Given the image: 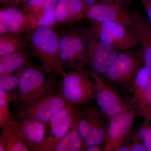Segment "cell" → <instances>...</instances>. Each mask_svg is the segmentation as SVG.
I'll return each mask as SVG.
<instances>
[{
    "instance_id": "603a6c76",
    "label": "cell",
    "mask_w": 151,
    "mask_h": 151,
    "mask_svg": "<svg viewBox=\"0 0 151 151\" xmlns=\"http://www.w3.org/2000/svg\"><path fill=\"white\" fill-rule=\"evenodd\" d=\"M58 0H29L21 6V10L37 19L45 11L53 8Z\"/></svg>"
},
{
    "instance_id": "2e32d148",
    "label": "cell",
    "mask_w": 151,
    "mask_h": 151,
    "mask_svg": "<svg viewBox=\"0 0 151 151\" xmlns=\"http://www.w3.org/2000/svg\"><path fill=\"white\" fill-rule=\"evenodd\" d=\"M3 9L7 17L9 33L29 34L32 30L37 27L36 19L25 13L17 7L10 6Z\"/></svg>"
},
{
    "instance_id": "8992f818",
    "label": "cell",
    "mask_w": 151,
    "mask_h": 151,
    "mask_svg": "<svg viewBox=\"0 0 151 151\" xmlns=\"http://www.w3.org/2000/svg\"><path fill=\"white\" fill-rule=\"evenodd\" d=\"M81 31L86 43L89 67L93 72L102 76L105 75L119 50L100 40L89 28H83Z\"/></svg>"
},
{
    "instance_id": "d4e9b609",
    "label": "cell",
    "mask_w": 151,
    "mask_h": 151,
    "mask_svg": "<svg viewBox=\"0 0 151 151\" xmlns=\"http://www.w3.org/2000/svg\"><path fill=\"white\" fill-rule=\"evenodd\" d=\"M19 82V73L0 75V91L13 92L16 91Z\"/></svg>"
},
{
    "instance_id": "8fae6325",
    "label": "cell",
    "mask_w": 151,
    "mask_h": 151,
    "mask_svg": "<svg viewBox=\"0 0 151 151\" xmlns=\"http://www.w3.org/2000/svg\"><path fill=\"white\" fill-rule=\"evenodd\" d=\"M134 108L109 118L104 150L115 151L124 145L136 115Z\"/></svg>"
},
{
    "instance_id": "4fadbf2b",
    "label": "cell",
    "mask_w": 151,
    "mask_h": 151,
    "mask_svg": "<svg viewBox=\"0 0 151 151\" xmlns=\"http://www.w3.org/2000/svg\"><path fill=\"white\" fill-rule=\"evenodd\" d=\"M86 18L98 22H116L130 27L131 14L124 7L99 3L88 7Z\"/></svg>"
},
{
    "instance_id": "ba28073f",
    "label": "cell",
    "mask_w": 151,
    "mask_h": 151,
    "mask_svg": "<svg viewBox=\"0 0 151 151\" xmlns=\"http://www.w3.org/2000/svg\"><path fill=\"white\" fill-rule=\"evenodd\" d=\"M131 50L119 52L107 70L105 75L112 83L123 84L129 81L144 65L140 49Z\"/></svg>"
},
{
    "instance_id": "74e56055",
    "label": "cell",
    "mask_w": 151,
    "mask_h": 151,
    "mask_svg": "<svg viewBox=\"0 0 151 151\" xmlns=\"http://www.w3.org/2000/svg\"></svg>"
},
{
    "instance_id": "836d02e7",
    "label": "cell",
    "mask_w": 151,
    "mask_h": 151,
    "mask_svg": "<svg viewBox=\"0 0 151 151\" xmlns=\"http://www.w3.org/2000/svg\"><path fill=\"white\" fill-rule=\"evenodd\" d=\"M87 7L91 6L100 3V0H83Z\"/></svg>"
},
{
    "instance_id": "6da1fadb",
    "label": "cell",
    "mask_w": 151,
    "mask_h": 151,
    "mask_svg": "<svg viewBox=\"0 0 151 151\" xmlns=\"http://www.w3.org/2000/svg\"><path fill=\"white\" fill-rule=\"evenodd\" d=\"M19 73V82L13 103L18 112L45 97L59 91L61 83L56 75L46 73L40 68L33 65L26 68Z\"/></svg>"
},
{
    "instance_id": "5bb4252c",
    "label": "cell",
    "mask_w": 151,
    "mask_h": 151,
    "mask_svg": "<svg viewBox=\"0 0 151 151\" xmlns=\"http://www.w3.org/2000/svg\"><path fill=\"white\" fill-rule=\"evenodd\" d=\"M87 9L83 0H58L54 7L56 25L74 23L86 18Z\"/></svg>"
},
{
    "instance_id": "7a4b0ae2",
    "label": "cell",
    "mask_w": 151,
    "mask_h": 151,
    "mask_svg": "<svg viewBox=\"0 0 151 151\" xmlns=\"http://www.w3.org/2000/svg\"><path fill=\"white\" fill-rule=\"evenodd\" d=\"M28 35L31 55L39 60V67L46 73L63 77L65 72L60 58L58 34L53 29L37 27Z\"/></svg>"
},
{
    "instance_id": "9a60e30c",
    "label": "cell",
    "mask_w": 151,
    "mask_h": 151,
    "mask_svg": "<svg viewBox=\"0 0 151 151\" xmlns=\"http://www.w3.org/2000/svg\"><path fill=\"white\" fill-rule=\"evenodd\" d=\"M1 127L0 151H30L21 132V122L14 119Z\"/></svg>"
},
{
    "instance_id": "484cf974",
    "label": "cell",
    "mask_w": 151,
    "mask_h": 151,
    "mask_svg": "<svg viewBox=\"0 0 151 151\" xmlns=\"http://www.w3.org/2000/svg\"><path fill=\"white\" fill-rule=\"evenodd\" d=\"M56 25L54 8L45 11L37 19V26L39 27L52 29Z\"/></svg>"
},
{
    "instance_id": "d590c367",
    "label": "cell",
    "mask_w": 151,
    "mask_h": 151,
    "mask_svg": "<svg viewBox=\"0 0 151 151\" xmlns=\"http://www.w3.org/2000/svg\"><path fill=\"white\" fill-rule=\"evenodd\" d=\"M116 151H131L130 148L128 145H124L120 146Z\"/></svg>"
},
{
    "instance_id": "e575fe53",
    "label": "cell",
    "mask_w": 151,
    "mask_h": 151,
    "mask_svg": "<svg viewBox=\"0 0 151 151\" xmlns=\"http://www.w3.org/2000/svg\"><path fill=\"white\" fill-rule=\"evenodd\" d=\"M103 149L100 147V146L92 145L89 146L84 150L85 151H102Z\"/></svg>"
},
{
    "instance_id": "4dcf8cb0",
    "label": "cell",
    "mask_w": 151,
    "mask_h": 151,
    "mask_svg": "<svg viewBox=\"0 0 151 151\" xmlns=\"http://www.w3.org/2000/svg\"><path fill=\"white\" fill-rule=\"evenodd\" d=\"M143 5L147 16L148 20L151 24V0H140Z\"/></svg>"
},
{
    "instance_id": "8d00e7d4",
    "label": "cell",
    "mask_w": 151,
    "mask_h": 151,
    "mask_svg": "<svg viewBox=\"0 0 151 151\" xmlns=\"http://www.w3.org/2000/svg\"><path fill=\"white\" fill-rule=\"evenodd\" d=\"M11 1V0H0L1 4L6 7L9 6Z\"/></svg>"
},
{
    "instance_id": "f1b7e54d",
    "label": "cell",
    "mask_w": 151,
    "mask_h": 151,
    "mask_svg": "<svg viewBox=\"0 0 151 151\" xmlns=\"http://www.w3.org/2000/svg\"><path fill=\"white\" fill-rule=\"evenodd\" d=\"M131 143H128V145L131 151H146L147 149L143 142L138 137H134L131 139Z\"/></svg>"
},
{
    "instance_id": "9c48e42d",
    "label": "cell",
    "mask_w": 151,
    "mask_h": 151,
    "mask_svg": "<svg viewBox=\"0 0 151 151\" xmlns=\"http://www.w3.org/2000/svg\"><path fill=\"white\" fill-rule=\"evenodd\" d=\"M96 84L95 100L97 107L103 115L109 118L134 108L106 84L103 76L89 71Z\"/></svg>"
},
{
    "instance_id": "e0dca14e",
    "label": "cell",
    "mask_w": 151,
    "mask_h": 151,
    "mask_svg": "<svg viewBox=\"0 0 151 151\" xmlns=\"http://www.w3.org/2000/svg\"><path fill=\"white\" fill-rule=\"evenodd\" d=\"M19 120L21 122L22 137L30 151H40L41 145L45 137L46 126L27 118Z\"/></svg>"
},
{
    "instance_id": "44dd1931",
    "label": "cell",
    "mask_w": 151,
    "mask_h": 151,
    "mask_svg": "<svg viewBox=\"0 0 151 151\" xmlns=\"http://www.w3.org/2000/svg\"><path fill=\"white\" fill-rule=\"evenodd\" d=\"M22 35L7 33L0 35V57L23 50L29 46V40Z\"/></svg>"
},
{
    "instance_id": "7402d4cb",
    "label": "cell",
    "mask_w": 151,
    "mask_h": 151,
    "mask_svg": "<svg viewBox=\"0 0 151 151\" xmlns=\"http://www.w3.org/2000/svg\"><path fill=\"white\" fill-rule=\"evenodd\" d=\"M151 80V73L145 65H143L134 77L133 83V103L140 99L146 87Z\"/></svg>"
},
{
    "instance_id": "30bf717a",
    "label": "cell",
    "mask_w": 151,
    "mask_h": 151,
    "mask_svg": "<svg viewBox=\"0 0 151 151\" xmlns=\"http://www.w3.org/2000/svg\"><path fill=\"white\" fill-rule=\"evenodd\" d=\"M68 103L63 97L59 90L28 108L17 112L15 117L18 120L27 118L35 120L47 127L52 115Z\"/></svg>"
},
{
    "instance_id": "1f68e13d",
    "label": "cell",
    "mask_w": 151,
    "mask_h": 151,
    "mask_svg": "<svg viewBox=\"0 0 151 151\" xmlns=\"http://www.w3.org/2000/svg\"><path fill=\"white\" fill-rule=\"evenodd\" d=\"M127 2H130V0H127ZM100 3L117 6L124 7L125 0H100Z\"/></svg>"
},
{
    "instance_id": "ffe728a7",
    "label": "cell",
    "mask_w": 151,
    "mask_h": 151,
    "mask_svg": "<svg viewBox=\"0 0 151 151\" xmlns=\"http://www.w3.org/2000/svg\"><path fill=\"white\" fill-rule=\"evenodd\" d=\"M78 116L67 134L57 145L54 151H83L84 141L77 127Z\"/></svg>"
},
{
    "instance_id": "52a82bcc",
    "label": "cell",
    "mask_w": 151,
    "mask_h": 151,
    "mask_svg": "<svg viewBox=\"0 0 151 151\" xmlns=\"http://www.w3.org/2000/svg\"><path fill=\"white\" fill-rule=\"evenodd\" d=\"M80 111L79 105L68 103L52 115L48 123L50 135L44 139L40 151H54L78 117Z\"/></svg>"
},
{
    "instance_id": "d6986e66",
    "label": "cell",
    "mask_w": 151,
    "mask_h": 151,
    "mask_svg": "<svg viewBox=\"0 0 151 151\" xmlns=\"http://www.w3.org/2000/svg\"><path fill=\"white\" fill-rule=\"evenodd\" d=\"M30 57V52L24 50L0 57V75L19 72L34 65Z\"/></svg>"
},
{
    "instance_id": "d6a6232c",
    "label": "cell",
    "mask_w": 151,
    "mask_h": 151,
    "mask_svg": "<svg viewBox=\"0 0 151 151\" xmlns=\"http://www.w3.org/2000/svg\"><path fill=\"white\" fill-rule=\"evenodd\" d=\"M29 0H11L10 6L17 7L18 6H22L24 4L26 3Z\"/></svg>"
},
{
    "instance_id": "cb8c5ba5",
    "label": "cell",
    "mask_w": 151,
    "mask_h": 151,
    "mask_svg": "<svg viewBox=\"0 0 151 151\" xmlns=\"http://www.w3.org/2000/svg\"><path fill=\"white\" fill-rule=\"evenodd\" d=\"M16 91L5 92L0 91V126L14 120L9 109V103L14 101Z\"/></svg>"
},
{
    "instance_id": "7c38bea8",
    "label": "cell",
    "mask_w": 151,
    "mask_h": 151,
    "mask_svg": "<svg viewBox=\"0 0 151 151\" xmlns=\"http://www.w3.org/2000/svg\"><path fill=\"white\" fill-rule=\"evenodd\" d=\"M132 22L130 29L137 38L141 47L144 65L151 73V24L142 14H131Z\"/></svg>"
},
{
    "instance_id": "277c9868",
    "label": "cell",
    "mask_w": 151,
    "mask_h": 151,
    "mask_svg": "<svg viewBox=\"0 0 151 151\" xmlns=\"http://www.w3.org/2000/svg\"><path fill=\"white\" fill-rule=\"evenodd\" d=\"M105 117L91 102L80 108L77 127L81 137L85 140L83 151L89 146H100L105 142L107 128Z\"/></svg>"
},
{
    "instance_id": "4316f807",
    "label": "cell",
    "mask_w": 151,
    "mask_h": 151,
    "mask_svg": "<svg viewBox=\"0 0 151 151\" xmlns=\"http://www.w3.org/2000/svg\"><path fill=\"white\" fill-rule=\"evenodd\" d=\"M137 136L145 146L147 150L151 151V124L146 122L138 131Z\"/></svg>"
},
{
    "instance_id": "f546056e",
    "label": "cell",
    "mask_w": 151,
    "mask_h": 151,
    "mask_svg": "<svg viewBox=\"0 0 151 151\" xmlns=\"http://www.w3.org/2000/svg\"><path fill=\"white\" fill-rule=\"evenodd\" d=\"M9 33L7 17L4 9L0 11V35Z\"/></svg>"
},
{
    "instance_id": "ac0fdd59",
    "label": "cell",
    "mask_w": 151,
    "mask_h": 151,
    "mask_svg": "<svg viewBox=\"0 0 151 151\" xmlns=\"http://www.w3.org/2000/svg\"><path fill=\"white\" fill-rule=\"evenodd\" d=\"M58 35L59 38L60 58L63 68L76 70H84L78 62L69 30L62 31Z\"/></svg>"
},
{
    "instance_id": "5b68a950",
    "label": "cell",
    "mask_w": 151,
    "mask_h": 151,
    "mask_svg": "<svg viewBox=\"0 0 151 151\" xmlns=\"http://www.w3.org/2000/svg\"><path fill=\"white\" fill-rule=\"evenodd\" d=\"M89 28L100 40L116 49L129 50L139 45L130 28L116 22L92 21Z\"/></svg>"
},
{
    "instance_id": "83f0119b",
    "label": "cell",
    "mask_w": 151,
    "mask_h": 151,
    "mask_svg": "<svg viewBox=\"0 0 151 151\" xmlns=\"http://www.w3.org/2000/svg\"><path fill=\"white\" fill-rule=\"evenodd\" d=\"M151 102V80L146 87L142 97L136 104V107L143 112L145 113L147 107Z\"/></svg>"
},
{
    "instance_id": "3957f363",
    "label": "cell",
    "mask_w": 151,
    "mask_h": 151,
    "mask_svg": "<svg viewBox=\"0 0 151 151\" xmlns=\"http://www.w3.org/2000/svg\"><path fill=\"white\" fill-rule=\"evenodd\" d=\"M89 71L69 70L62 77L60 92L68 103L84 105L95 100L96 84Z\"/></svg>"
}]
</instances>
